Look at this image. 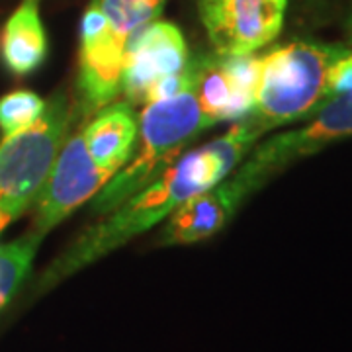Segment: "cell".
Segmentation results:
<instances>
[{
    "instance_id": "cell-1",
    "label": "cell",
    "mask_w": 352,
    "mask_h": 352,
    "mask_svg": "<svg viewBox=\"0 0 352 352\" xmlns=\"http://www.w3.org/2000/svg\"><path fill=\"white\" fill-rule=\"evenodd\" d=\"M264 133L249 118L237 120L231 129L200 149L184 153L164 175L138 192L94 226L87 227L41 272L34 294H47L90 264L122 249L138 235L159 226L190 196L212 188L231 175L252 151Z\"/></svg>"
},
{
    "instance_id": "cell-2",
    "label": "cell",
    "mask_w": 352,
    "mask_h": 352,
    "mask_svg": "<svg viewBox=\"0 0 352 352\" xmlns=\"http://www.w3.org/2000/svg\"><path fill=\"white\" fill-rule=\"evenodd\" d=\"M206 129H210V124L204 120L188 87L175 96L145 104L139 116L138 141L131 159L94 194L90 212L96 215L110 214L147 188Z\"/></svg>"
},
{
    "instance_id": "cell-3",
    "label": "cell",
    "mask_w": 352,
    "mask_h": 352,
    "mask_svg": "<svg viewBox=\"0 0 352 352\" xmlns=\"http://www.w3.org/2000/svg\"><path fill=\"white\" fill-rule=\"evenodd\" d=\"M349 47L319 41H292L261 57L258 85L249 120L263 133L309 120L327 102L329 75Z\"/></svg>"
},
{
    "instance_id": "cell-4",
    "label": "cell",
    "mask_w": 352,
    "mask_h": 352,
    "mask_svg": "<svg viewBox=\"0 0 352 352\" xmlns=\"http://www.w3.org/2000/svg\"><path fill=\"white\" fill-rule=\"evenodd\" d=\"M78 120L75 100L61 90L36 122L0 141V233L34 204Z\"/></svg>"
},
{
    "instance_id": "cell-5",
    "label": "cell",
    "mask_w": 352,
    "mask_h": 352,
    "mask_svg": "<svg viewBox=\"0 0 352 352\" xmlns=\"http://www.w3.org/2000/svg\"><path fill=\"white\" fill-rule=\"evenodd\" d=\"M190 51L180 28L153 20L135 32L122 65L120 96L131 106L175 96L186 88Z\"/></svg>"
},
{
    "instance_id": "cell-6",
    "label": "cell",
    "mask_w": 352,
    "mask_h": 352,
    "mask_svg": "<svg viewBox=\"0 0 352 352\" xmlns=\"http://www.w3.org/2000/svg\"><path fill=\"white\" fill-rule=\"evenodd\" d=\"M352 138V94L327 102L302 129L278 133L249 155L233 175L251 196L288 164Z\"/></svg>"
},
{
    "instance_id": "cell-7",
    "label": "cell",
    "mask_w": 352,
    "mask_h": 352,
    "mask_svg": "<svg viewBox=\"0 0 352 352\" xmlns=\"http://www.w3.org/2000/svg\"><path fill=\"white\" fill-rule=\"evenodd\" d=\"M258 55H198L186 65V87L210 127L247 118L258 85Z\"/></svg>"
},
{
    "instance_id": "cell-8",
    "label": "cell",
    "mask_w": 352,
    "mask_h": 352,
    "mask_svg": "<svg viewBox=\"0 0 352 352\" xmlns=\"http://www.w3.org/2000/svg\"><path fill=\"white\" fill-rule=\"evenodd\" d=\"M112 176L104 173L92 161L87 149L82 124L71 129L63 147L57 155L47 180L34 200L32 231L45 237L51 229L59 226L65 217L76 212L82 204L94 198V194Z\"/></svg>"
},
{
    "instance_id": "cell-9",
    "label": "cell",
    "mask_w": 352,
    "mask_h": 352,
    "mask_svg": "<svg viewBox=\"0 0 352 352\" xmlns=\"http://www.w3.org/2000/svg\"><path fill=\"white\" fill-rule=\"evenodd\" d=\"M129 39L116 32L98 4L90 0L80 20L76 112L87 120L120 96L122 65Z\"/></svg>"
},
{
    "instance_id": "cell-10",
    "label": "cell",
    "mask_w": 352,
    "mask_h": 352,
    "mask_svg": "<svg viewBox=\"0 0 352 352\" xmlns=\"http://www.w3.org/2000/svg\"><path fill=\"white\" fill-rule=\"evenodd\" d=\"M215 53L251 55L278 38L288 0H196Z\"/></svg>"
},
{
    "instance_id": "cell-11",
    "label": "cell",
    "mask_w": 352,
    "mask_h": 352,
    "mask_svg": "<svg viewBox=\"0 0 352 352\" xmlns=\"http://www.w3.org/2000/svg\"><path fill=\"white\" fill-rule=\"evenodd\" d=\"M247 198L249 192L231 173L212 188L198 192L182 201L164 219L163 231L159 233V245L180 247L214 237L233 219Z\"/></svg>"
},
{
    "instance_id": "cell-12",
    "label": "cell",
    "mask_w": 352,
    "mask_h": 352,
    "mask_svg": "<svg viewBox=\"0 0 352 352\" xmlns=\"http://www.w3.org/2000/svg\"><path fill=\"white\" fill-rule=\"evenodd\" d=\"M139 116L127 102H112L85 122V141L92 161L113 176L131 159L138 141Z\"/></svg>"
},
{
    "instance_id": "cell-13",
    "label": "cell",
    "mask_w": 352,
    "mask_h": 352,
    "mask_svg": "<svg viewBox=\"0 0 352 352\" xmlns=\"http://www.w3.org/2000/svg\"><path fill=\"white\" fill-rule=\"evenodd\" d=\"M0 57L16 76L41 67L47 57V36L41 22V0H20L0 32Z\"/></svg>"
},
{
    "instance_id": "cell-14",
    "label": "cell",
    "mask_w": 352,
    "mask_h": 352,
    "mask_svg": "<svg viewBox=\"0 0 352 352\" xmlns=\"http://www.w3.org/2000/svg\"><path fill=\"white\" fill-rule=\"evenodd\" d=\"M43 237L28 229L20 239L0 245V300L10 302L16 289L32 270Z\"/></svg>"
},
{
    "instance_id": "cell-15",
    "label": "cell",
    "mask_w": 352,
    "mask_h": 352,
    "mask_svg": "<svg viewBox=\"0 0 352 352\" xmlns=\"http://www.w3.org/2000/svg\"><path fill=\"white\" fill-rule=\"evenodd\" d=\"M45 108V100L32 90H14L0 98V131L10 135L36 122Z\"/></svg>"
},
{
    "instance_id": "cell-16",
    "label": "cell",
    "mask_w": 352,
    "mask_h": 352,
    "mask_svg": "<svg viewBox=\"0 0 352 352\" xmlns=\"http://www.w3.org/2000/svg\"><path fill=\"white\" fill-rule=\"evenodd\" d=\"M352 94V50L344 53L337 63L333 65L329 75V96L331 100Z\"/></svg>"
},
{
    "instance_id": "cell-17",
    "label": "cell",
    "mask_w": 352,
    "mask_h": 352,
    "mask_svg": "<svg viewBox=\"0 0 352 352\" xmlns=\"http://www.w3.org/2000/svg\"><path fill=\"white\" fill-rule=\"evenodd\" d=\"M138 2H143V4H147V6H151L157 12H163L164 4H166V0H138Z\"/></svg>"
},
{
    "instance_id": "cell-18",
    "label": "cell",
    "mask_w": 352,
    "mask_h": 352,
    "mask_svg": "<svg viewBox=\"0 0 352 352\" xmlns=\"http://www.w3.org/2000/svg\"><path fill=\"white\" fill-rule=\"evenodd\" d=\"M349 32H351V41H352V14H351V20H349Z\"/></svg>"
},
{
    "instance_id": "cell-19",
    "label": "cell",
    "mask_w": 352,
    "mask_h": 352,
    "mask_svg": "<svg viewBox=\"0 0 352 352\" xmlns=\"http://www.w3.org/2000/svg\"><path fill=\"white\" fill-rule=\"evenodd\" d=\"M4 305H6V302H2V300H0V309H2Z\"/></svg>"
}]
</instances>
